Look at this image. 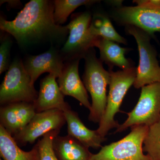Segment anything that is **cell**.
Masks as SVG:
<instances>
[{
  "instance_id": "obj_1",
  "label": "cell",
  "mask_w": 160,
  "mask_h": 160,
  "mask_svg": "<svg viewBox=\"0 0 160 160\" xmlns=\"http://www.w3.org/2000/svg\"><path fill=\"white\" fill-rule=\"evenodd\" d=\"M54 2L31 0L12 21L1 17V30L12 35L21 46L40 41L60 42L68 32L67 26H59L54 19Z\"/></svg>"
},
{
  "instance_id": "obj_2",
  "label": "cell",
  "mask_w": 160,
  "mask_h": 160,
  "mask_svg": "<svg viewBox=\"0 0 160 160\" xmlns=\"http://www.w3.org/2000/svg\"><path fill=\"white\" fill-rule=\"evenodd\" d=\"M83 58L85 65L83 82L92 101L88 119L90 122L99 123L107 105L106 89L110 84L111 73L104 69L102 62L97 58L93 48L89 49Z\"/></svg>"
},
{
  "instance_id": "obj_3",
  "label": "cell",
  "mask_w": 160,
  "mask_h": 160,
  "mask_svg": "<svg viewBox=\"0 0 160 160\" xmlns=\"http://www.w3.org/2000/svg\"><path fill=\"white\" fill-rule=\"evenodd\" d=\"M111 73L107 105L102 119L97 129L103 137H106L109 130L117 129L120 124L115 120L116 114L121 112L120 107L126 93L134 84L137 76V68L134 67L125 70L113 72Z\"/></svg>"
},
{
  "instance_id": "obj_4",
  "label": "cell",
  "mask_w": 160,
  "mask_h": 160,
  "mask_svg": "<svg viewBox=\"0 0 160 160\" xmlns=\"http://www.w3.org/2000/svg\"><path fill=\"white\" fill-rule=\"evenodd\" d=\"M38 95L22 60L15 59L0 87L1 106L19 102L34 103Z\"/></svg>"
},
{
  "instance_id": "obj_5",
  "label": "cell",
  "mask_w": 160,
  "mask_h": 160,
  "mask_svg": "<svg viewBox=\"0 0 160 160\" xmlns=\"http://www.w3.org/2000/svg\"><path fill=\"white\" fill-rule=\"evenodd\" d=\"M129 134L117 142L102 146L89 160H151L143 153V145L149 127L132 126Z\"/></svg>"
},
{
  "instance_id": "obj_6",
  "label": "cell",
  "mask_w": 160,
  "mask_h": 160,
  "mask_svg": "<svg viewBox=\"0 0 160 160\" xmlns=\"http://www.w3.org/2000/svg\"><path fill=\"white\" fill-rule=\"evenodd\" d=\"M127 33L132 36L137 43L139 63L133 86L136 89L160 82V66L157 52L150 43L152 37L142 29L133 26H126Z\"/></svg>"
},
{
  "instance_id": "obj_7",
  "label": "cell",
  "mask_w": 160,
  "mask_h": 160,
  "mask_svg": "<svg viewBox=\"0 0 160 160\" xmlns=\"http://www.w3.org/2000/svg\"><path fill=\"white\" fill-rule=\"evenodd\" d=\"M126 113L128 118L114 133L122 132L137 125L149 127L157 122L160 119V82L142 87L137 104L131 112Z\"/></svg>"
},
{
  "instance_id": "obj_8",
  "label": "cell",
  "mask_w": 160,
  "mask_h": 160,
  "mask_svg": "<svg viewBox=\"0 0 160 160\" xmlns=\"http://www.w3.org/2000/svg\"><path fill=\"white\" fill-rule=\"evenodd\" d=\"M92 21L91 13L88 12L78 13L73 17L68 25L69 36L62 48L63 57L72 60L84 58L89 49L93 47L96 39L89 33Z\"/></svg>"
},
{
  "instance_id": "obj_9",
  "label": "cell",
  "mask_w": 160,
  "mask_h": 160,
  "mask_svg": "<svg viewBox=\"0 0 160 160\" xmlns=\"http://www.w3.org/2000/svg\"><path fill=\"white\" fill-rule=\"evenodd\" d=\"M66 123L64 112L54 109L37 112L22 131L12 137L19 146L33 144L40 137L53 130H61Z\"/></svg>"
},
{
  "instance_id": "obj_10",
  "label": "cell",
  "mask_w": 160,
  "mask_h": 160,
  "mask_svg": "<svg viewBox=\"0 0 160 160\" xmlns=\"http://www.w3.org/2000/svg\"><path fill=\"white\" fill-rule=\"evenodd\" d=\"M112 18L117 22L125 26H133L149 33H160V7L123 6L115 8Z\"/></svg>"
},
{
  "instance_id": "obj_11",
  "label": "cell",
  "mask_w": 160,
  "mask_h": 160,
  "mask_svg": "<svg viewBox=\"0 0 160 160\" xmlns=\"http://www.w3.org/2000/svg\"><path fill=\"white\" fill-rule=\"evenodd\" d=\"M34 103L19 102L1 106L0 125L13 137L25 128L36 113Z\"/></svg>"
},
{
  "instance_id": "obj_12",
  "label": "cell",
  "mask_w": 160,
  "mask_h": 160,
  "mask_svg": "<svg viewBox=\"0 0 160 160\" xmlns=\"http://www.w3.org/2000/svg\"><path fill=\"white\" fill-rule=\"evenodd\" d=\"M63 60L62 54L55 48L52 47L42 54L30 56L23 64L31 78L32 83L34 85L38 78L45 72L59 78L65 67Z\"/></svg>"
},
{
  "instance_id": "obj_13",
  "label": "cell",
  "mask_w": 160,
  "mask_h": 160,
  "mask_svg": "<svg viewBox=\"0 0 160 160\" xmlns=\"http://www.w3.org/2000/svg\"><path fill=\"white\" fill-rule=\"evenodd\" d=\"M81 59L76 58L70 60L65 66L57 82L64 96L74 98L81 105L90 110L91 104L89 102V96L79 75V63Z\"/></svg>"
},
{
  "instance_id": "obj_14",
  "label": "cell",
  "mask_w": 160,
  "mask_h": 160,
  "mask_svg": "<svg viewBox=\"0 0 160 160\" xmlns=\"http://www.w3.org/2000/svg\"><path fill=\"white\" fill-rule=\"evenodd\" d=\"M56 78L49 74L41 80L37 100L34 103L36 112L59 109L63 112L71 109L64 100V95L61 91Z\"/></svg>"
},
{
  "instance_id": "obj_15",
  "label": "cell",
  "mask_w": 160,
  "mask_h": 160,
  "mask_svg": "<svg viewBox=\"0 0 160 160\" xmlns=\"http://www.w3.org/2000/svg\"><path fill=\"white\" fill-rule=\"evenodd\" d=\"M68 127V134L76 139L87 148L94 149L102 148V143L106 140L97 130L89 129L85 126L77 112L71 109L64 111Z\"/></svg>"
},
{
  "instance_id": "obj_16",
  "label": "cell",
  "mask_w": 160,
  "mask_h": 160,
  "mask_svg": "<svg viewBox=\"0 0 160 160\" xmlns=\"http://www.w3.org/2000/svg\"><path fill=\"white\" fill-rule=\"evenodd\" d=\"M94 47L99 49L101 61L105 62L110 68L118 66L122 70H125L133 67L125 56V53L130 49L122 48L115 42L100 37L95 40Z\"/></svg>"
},
{
  "instance_id": "obj_17",
  "label": "cell",
  "mask_w": 160,
  "mask_h": 160,
  "mask_svg": "<svg viewBox=\"0 0 160 160\" xmlns=\"http://www.w3.org/2000/svg\"><path fill=\"white\" fill-rule=\"evenodd\" d=\"M53 148L59 160H89L92 154L89 148L68 134L55 138Z\"/></svg>"
},
{
  "instance_id": "obj_18",
  "label": "cell",
  "mask_w": 160,
  "mask_h": 160,
  "mask_svg": "<svg viewBox=\"0 0 160 160\" xmlns=\"http://www.w3.org/2000/svg\"><path fill=\"white\" fill-rule=\"evenodd\" d=\"M0 154L3 160H40L37 144L30 151L22 150L11 135L1 125Z\"/></svg>"
},
{
  "instance_id": "obj_19",
  "label": "cell",
  "mask_w": 160,
  "mask_h": 160,
  "mask_svg": "<svg viewBox=\"0 0 160 160\" xmlns=\"http://www.w3.org/2000/svg\"><path fill=\"white\" fill-rule=\"evenodd\" d=\"M89 33L92 37L102 38L112 42L127 44V41L115 29L110 20L105 15L94 16L89 29Z\"/></svg>"
},
{
  "instance_id": "obj_20",
  "label": "cell",
  "mask_w": 160,
  "mask_h": 160,
  "mask_svg": "<svg viewBox=\"0 0 160 160\" xmlns=\"http://www.w3.org/2000/svg\"><path fill=\"white\" fill-rule=\"evenodd\" d=\"M98 2L92 0H56L54 1L55 22L61 26L66 22L69 15L78 7L90 6Z\"/></svg>"
},
{
  "instance_id": "obj_21",
  "label": "cell",
  "mask_w": 160,
  "mask_h": 160,
  "mask_svg": "<svg viewBox=\"0 0 160 160\" xmlns=\"http://www.w3.org/2000/svg\"><path fill=\"white\" fill-rule=\"evenodd\" d=\"M143 144V151L150 160H160V119L149 127Z\"/></svg>"
},
{
  "instance_id": "obj_22",
  "label": "cell",
  "mask_w": 160,
  "mask_h": 160,
  "mask_svg": "<svg viewBox=\"0 0 160 160\" xmlns=\"http://www.w3.org/2000/svg\"><path fill=\"white\" fill-rule=\"evenodd\" d=\"M60 130H53L44 135L37 144L39 150L40 160H59L55 153L53 141L59 135Z\"/></svg>"
},
{
  "instance_id": "obj_23",
  "label": "cell",
  "mask_w": 160,
  "mask_h": 160,
  "mask_svg": "<svg viewBox=\"0 0 160 160\" xmlns=\"http://www.w3.org/2000/svg\"><path fill=\"white\" fill-rule=\"evenodd\" d=\"M12 42L9 37L1 40L0 46V74L8 70L10 64V52Z\"/></svg>"
},
{
  "instance_id": "obj_24",
  "label": "cell",
  "mask_w": 160,
  "mask_h": 160,
  "mask_svg": "<svg viewBox=\"0 0 160 160\" xmlns=\"http://www.w3.org/2000/svg\"><path fill=\"white\" fill-rule=\"evenodd\" d=\"M133 2L140 7H160V0H136Z\"/></svg>"
},
{
  "instance_id": "obj_25",
  "label": "cell",
  "mask_w": 160,
  "mask_h": 160,
  "mask_svg": "<svg viewBox=\"0 0 160 160\" xmlns=\"http://www.w3.org/2000/svg\"><path fill=\"white\" fill-rule=\"evenodd\" d=\"M4 2H7L9 4H9L11 3V4L10 6H13L19 5V4L20 3V2L19 1H1V4Z\"/></svg>"
},
{
  "instance_id": "obj_26",
  "label": "cell",
  "mask_w": 160,
  "mask_h": 160,
  "mask_svg": "<svg viewBox=\"0 0 160 160\" xmlns=\"http://www.w3.org/2000/svg\"><path fill=\"white\" fill-rule=\"evenodd\" d=\"M0 160H2V159H0Z\"/></svg>"
},
{
  "instance_id": "obj_27",
  "label": "cell",
  "mask_w": 160,
  "mask_h": 160,
  "mask_svg": "<svg viewBox=\"0 0 160 160\" xmlns=\"http://www.w3.org/2000/svg\"></svg>"
}]
</instances>
